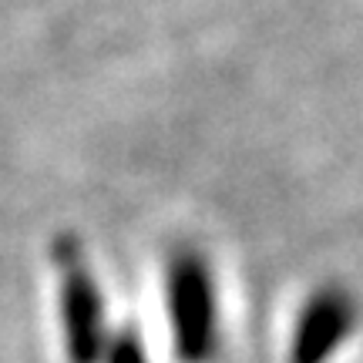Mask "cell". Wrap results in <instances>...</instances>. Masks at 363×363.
<instances>
[{
	"mask_svg": "<svg viewBox=\"0 0 363 363\" xmlns=\"http://www.w3.org/2000/svg\"><path fill=\"white\" fill-rule=\"evenodd\" d=\"M169 313L182 363H208L219 343V306L202 256L182 252L169 266Z\"/></svg>",
	"mask_w": 363,
	"mask_h": 363,
	"instance_id": "1",
	"label": "cell"
},
{
	"mask_svg": "<svg viewBox=\"0 0 363 363\" xmlns=\"http://www.w3.org/2000/svg\"><path fill=\"white\" fill-rule=\"evenodd\" d=\"M61 296L71 363H98L104 357L101 296L91 279L88 262L74 246H61Z\"/></svg>",
	"mask_w": 363,
	"mask_h": 363,
	"instance_id": "2",
	"label": "cell"
},
{
	"mask_svg": "<svg viewBox=\"0 0 363 363\" xmlns=\"http://www.w3.org/2000/svg\"><path fill=\"white\" fill-rule=\"evenodd\" d=\"M353 326V303L340 289L316 293L299 316L293 363H326Z\"/></svg>",
	"mask_w": 363,
	"mask_h": 363,
	"instance_id": "3",
	"label": "cell"
},
{
	"mask_svg": "<svg viewBox=\"0 0 363 363\" xmlns=\"http://www.w3.org/2000/svg\"><path fill=\"white\" fill-rule=\"evenodd\" d=\"M108 363H148L145 360V347L138 333L125 330L115 343H108Z\"/></svg>",
	"mask_w": 363,
	"mask_h": 363,
	"instance_id": "4",
	"label": "cell"
}]
</instances>
